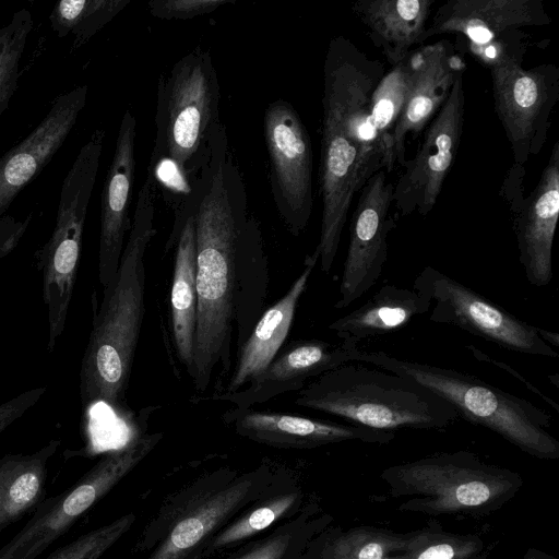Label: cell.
I'll return each mask as SVG.
<instances>
[{"label": "cell", "instance_id": "obj_19", "mask_svg": "<svg viewBox=\"0 0 559 559\" xmlns=\"http://www.w3.org/2000/svg\"><path fill=\"white\" fill-rule=\"evenodd\" d=\"M223 419L241 437L285 449H312L346 441L382 444L389 443L395 438L394 432L376 430L350 423H336L252 408L235 407L227 411L223 415Z\"/></svg>", "mask_w": 559, "mask_h": 559}, {"label": "cell", "instance_id": "obj_12", "mask_svg": "<svg viewBox=\"0 0 559 559\" xmlns=\"http://www.w3.org/2000/svg\"><path fill=\"white\" fill-rule=\"evenodd\" d=\"M489 70L495 110L511 145L514 164L525 166L547 140L559 100V68L543 63L524 69L522 63L512 61Z\"/></svg>", "mask_w": 559, "mask_h": 559}, {"label": "cell", "instance_id": "obj_30", "mask_svg": "<svg viewBox=\"0 0 559 559\" xmlns=\"http://www.w3.org/2000/svg\"><path fill=\"white\" fill-rule=\"evenodd\" d=\"M407 537L374 527H356L335 538L325 559H402Z\"/></svg>", "mask_w": 559, "mask_h": 559}, {"label": "cell", "instance_id": "obj_4", "mask_svg": "<svg viewBox=\"0 0 559 559\" xmlns=\"http://www.w3.org/2000/svg\"><path fill=\"white\" fill-rule=\"evenodd\" d=\"M294 403L353 425L391 432L440 430L459 417L450 404L412 379L356 361L311 380L297 392Z\"/></svg>", "mask_w": 559, "mask_h": 559}, {"label": "cell", "instance_id": "obj_39", "mask_svg": "<svg viewBox=\"0 0 559 559\" xmlns=\"http://www.w3.org/2000/svg\"><path fill=\"white\" fill-rule=\"evenodd\" d=\"M289 544L288 535H280L266 540L261 546L239 559H281Z\"/></svg>", "mask_w": 559, "mask_h": 559}, {"label": "cell", "instance_id": "obj_13", "mask_svg": "<svg viewBox=\"0 0 559 559\" xmlns=\"http://www.w3.org/2000/svg\"><path fill=\"white\" fill-rule=\"evenodd\" d=\"M525 168L513 164L500 194L509 204L519 261L536 287L552 280V242L559 215V141H556L536 187L523 195Z\"/></svg>", "mask_w": 559, "mask_h": 559}, {"label": "cell", "instance_id": "obj_14", "mask_svg": "<svg viewBox=\"0 0 559 559\" xmlns=\"http://www.w3.org/2000/svg\"><path fill=\"white\" fill-rule=\"evenodd\" d=\"M465 116L464 74L459 75L439 111L425 129L412 159H406L393 188L396 214L428 215L455 159Z\"/></svg>", "mask_w": 559, "mask_h": 559}, {"label": "cell", "instance_id": "obj_37", "mask_svg": "<svg viewBox=\"0 0 559 559\" xmlns=\"http://www.w3.org/2000/svg\"><path fill=\"white\" fill-rule=\"evenodd\" d=\"M47 386L32 388L0 404V435L21 418L46 393Z\"/></svg>", "mask_w": 559, "mask_h": 559}, {"label": "cell", "instance_id": "obj_17", "mask_svg": "<svg viewBox=\"0 0 559 559\" xmlns=\"http://www.w3.org/2000/svg\"><path fill=\"white\" fill-rule=\"evenodd\" d=\"M87 85L58 95L40 122L0 156V221L20 191L48 165L85 107Z\"/></svg>", "mask_w": 559, "mask_h": 559}, {"label": "cell", "instance_id": "obj_7", "mask_svg": "<svg viewBox=\"0 0 559 559\" xmlns=\"http://www.w3.org/2000/svg\"><path fill=\"white\" fill-rule=\"evenodd\" d=\"M381 477L394 497H411L401 510L431 515L491 511L523 483L518 473L488 464L464 450L437 452L393 465Z\"/></svg>", "mask_w": 559, "mask_h": 559}, {"label": "cell", "instance_id": "obj_27", "mask_svg": "<svg viewBox=\"0 0 559 559\" xmlns=\"http://www.w3.org/2000/svg\"><path fill=\"white\" fill-rule=\"evenodd\" d=\"M251 486L239 481L180 519L150 559H182L246 499Z\"/></svg>", "mask_w": 559, "mask_h": 559}, {"label": "cell", "instance_id": "obj_24", "mask_svg": "<svg viewBox=\"0 0 559 559\" xmlns=\"http://www.w3.org/2000/svg\"><path fill=\"white\" fill-rule=\"evenodd\" d=\"M431 302L423 294L385 284L365 304L329 324V330L344 343L358 347L368 338L394 333L415 317L430 310Z\"/></svg>", "mask_w": 559, "mask_h": 559}, {"label": "cell", "instance_id": "obj_29", "mask_svg": "<svg viewBox=\"0 0 559 559\" xmlns=\"http://www.w3.org/2000/svg\"><path fill=\"white\" fill-rule=\"evenodd\" d=\"M129 3L130 0H61L49 14L50 26L59 37L73 35L71 50L74 51Z\"/></svg>", "mask_w": 559, "mask_h": 559}, {"label": "cell", "instance_id": "obj_35", "mask_svg": "<svg viewBox=\"0 0 559 559\" xmlns=\"http://www.w3.org/2000/svg\"><path fill=\"white\" fill-rule=\"evenodd\" d=\"M526 35L520 29L486 44H466V47L471 55L488 69L512 61L523 63L527 46Z\"/></svg>", "mask_w": 559, "mask_h": 559}, {"label": "cell", "instance_id": "obj_10", "mask_svg": "<svg viewBox=\"0 0 559 559\" xmlns=\"http://www.w3.org/2000/svg\"><path fill=\"white\" fill-rule=\"evenodd\" d=\"M413 289L430 300L429 320L435 323L457 326L515 353L559 356L539 337L535 325L430 265L416 276Z\"/></svg>", "mask_w": 559, "mask_h": 559}, {"label": "cell", "instance_id": "obj_16", "mask_svg": "<svg viewBox=\"0 0 559 559\" xmlns=\"http://www.w3.org/2000/svg\"><path fill=\"white\" fill-rule=\"evenodd\" d=\"M417 63L412 87L393 129L386 173L406 162L405 142L426 129L439 111L459 75L464 74L466 62L462 52L449 39L416 48Z\"/></svg>", "mask_w": 559, "mask_h": 559}, {"label": "cell", "instance_id": "obj_25", "mask_svg": "<svg viewBox=\"0 0 559 559\" xmlns=\"http://www.w3.org/2000/svg\"><path fill=\"white\" fill-rule=\"evenodd\" d=\"M60 444L53 439L35 452L0 457V533L33 513L46 498L48 464Z\"/></svg>", "mask_w": 559, "mask_h": 559}, {"label": "cell", "instance_id": "obj_40", "mask_svg": "<svg viewBox=\"0 0 559 559\" xmlns=\"http://www.w3.org/2000/svg\"><path fill=\"white\" fill-rule=\"evenodd\" d=\"M539 337L552 348L559 346V334L554 331H549L543 328L536 326Z\"/></svg>", "mask_w": 559, "mask_h": 559}, {"label": "cell", "instance_id": "obj_28", "mask_svg": "<svg viewBox=\"0 0 559 559\" xmlns=\"http://www.w3.org/2000/svg\"><path fill=\"white\" fill-rule=\"evenodd\" d=\"M416 63L415 48L404 60L385 71L371 97L368 120L385 173L389 167L391 135L409 94Z\"/></svg>", "mask_w": 559, "mask_h": 559}, {"label": "cell", "instance_id": "obj_32", "mask_svg": "<svg viewBox=\"0 0 559 559\" xmlns=\"http://www.w3.org/2000/svg\"><path fill=\"white\" fill-rule=\"evenodd\" d=\"M480 550L476 536L424 530L407 537L402 559H475Z\"/></svg>", "mask_w": 559, "mask_h": 559}, {"label": "cell", "instance_id": "obj_22", "mask_svg": "<svg viewBox=\"0 0 559 559\" xmlns=\"http://www.w3.org/2000/svg\"><path fill=\"white\" fill-rule=\"evenodd\" d=\"M318 260L316 253L307 254L302 271L286 294L264 310L246 342L237 349L236 366L223 393L240 390L277 355L292 329L297 306Z\"/></svg>", "mask_w": 559, "mask_h": 559}, {"label": "cell", "instance_id": "obj_9", "mask_svg": "<svg viewBox=\"0 0 559 559\" xmlns=\"http://www.w3.org/2000/svg\"><path fill=\"white\" fill-rule=\"evenodd\" d=\"M155 432L135 438L100 459L76 483L45 498L26 524L0 548V559H36L133 469L160 441Z\"/></svg>", "mask_w": 559, "mask_h": 559}, {"label": "cell", "instance_id": "obj_23", "mask_svg": "<svg viewBox=\"0 0 559 559\" xmlns=\"http://www.w3.org/2000/svg\"><path fill=\"white\" fill-rule=\"evenodd\" d=\"M435 0H358L352 12L391 67L424 45Z\"/></svg>", "mask_w": 559, "mask_h": 559}, {"label": "cell", "instance_id": "obj_36", "mask_svg": "<svg viewBox=\"0 0 559 559\" xmlns=\"http://www.w3.org/2000/svg\"><path fill=\"white\" fill-rule=\"evenodd\" d=\"M235 0H151L148 12L162 20H188L209 14Z\"/></svg>", "mask_w": 559, "mask_h": 559}, {"label": "cell", "instance_id": "obj_31", "mask_svg": "<svg viewBox=\"0 0 559 559\" xmlns=\"http://www.w3.org/2000/svg\"><path fill=\"white\" fill-rule=\"evenodd\" d=\"M33 25L31 12L23 8L0 28V117L17 90L20 66Z\"/></svg>", "mask_w": 559, "mask_h": 559}, {"label": "cell", "instance_id": "obj_8", "mask_svg": "<svg viewBox=\"0 0 559 559\" xmlns=\"http://www.w3.org/2000/svg\"><path fill=\"white\" fill-rule=\"evenodd\" d=\"M104 140L105 130L98 128L80 148L61 186L52 234L36 252L48 313L47 349L50 353L64 331Z\"/></svg>", "mask_w": 559, "mask_h": 559}, {"label": "cell", "instance_id": "obj_18", "mask_svg": "<svg viewBox=\"0 0 559 559\" xmlns=\"http://www.w3.org/2000/svg\"><path fill=\"white\" fill-rule=\"evenodd\" d=\"M355 348L342 341L336 344L317 338L293 341L240 390L214 399L234 403L237 408H251L283 393L298 392L319 376L353 361Z\"/></svg>", "mask_w": 559, "mask_h": 559}, {"label": "cell", "instance_id": "obj_6", "mask_svg": "<svg viewBox=\"0 0 559 559\" xmlns=\"http://www.w3.org/2000/svg\"><path fill=\"white\" fill-rule=\"evenodd\" d=\"M156 134L148 166L179 174L193 190L210 160L221 90L209 50L194 47L157 82Z\"/></svg>", "mask_w": 559, "mask_h": 559}, {"label": "cell", "instance_id": "obj_5", "mask_svg": "<svg viewBox=\"0 0 559 559\" xmlns=\"http://www.w3.org/2000/svg\"><path fill=\"white\" fill-rule=\"evenodd\" d=\"M353 361L412 379L450 404L459 416L499 435L523 452L543 460L559 457V441L548 431L551 416L532 402L473 374L381 350L358 347Z\"/></svg>", "mask_w": 559, "mask_h": 559}, {"label": "cell", "instance_id": "obj_42", "mask_svg": "<svg viewBox=\"0 0 559 559\" xmlns=\"http://www.w3.org/2000/svg\"><path fill=\"white\" fill-rule=\"evenodd\" d=\"M549 378L554 379V380H550V381L555 384L556 388H558L559 386V383H558L559 382L558 381L559 377H558V374L556 373L554 376H550Z\"/></svg>", "mask_w": 559, "mask_h": 559}, {"label": "cell", "instance_id": "obj_2", "mask_svg": "<svg viewBox=\"0 0 559 559\" xmlns=\"http://www.w3.org/2000/svg\"><path fill=\"white\" fill-rule=\"evenodd\" d=\"M383 63L344 35L334 36L323 64L319 188L321 228L313 251L329 274L357 192L382 169L369 126L372 94L383 78Z\"/></svg>", "mask_w": 559, "mask_h": 559}, {"label": "cell", "instance_id": "obj_33", "mask_svg": "<svg viewBox=\"0 0 559 559\" xmlns=\"http://www.w3.org/2000/svg\"><path fill=\"white\" fill-rule=\"evenodd\" d=\"M135 520L126 514L117 520L87 532L56 549L46 559H99L127 531Z\"/></svg>", "mask_w": 559, "mask_h": 559}, {"label": "cell", "instance_id": "obj_26", "mask_svg": "<svg viewBox=\"0 0 559 559\" xmlns=\"http://www.w3.org/2000/svg\"><path fill=\"white\" fill-rule=\"evenodd\" d=\"M197 245L193 212L180 231L175 252L170 293L171 330L178 358L188 373L193 364L194 332L198 309Z\"/></svg>", "mask_w": 559, "mask_h": 559}, {"label": "cell", "instance_id": "obj_38", "mask_svg": "<svg viewBox=\"0 0 559 559\" xmlns=\"http://www.w3.org/2000/svg\"><path fill=\"white\" fill-rule=\"evenodd\" d=\"M465 348L468 349L477 360L487 362V364H491L496 367H499V368L506 370L508 373H510L512 377H514L516 380H519L530 392L537 395L545 403H547L550 407H552L557 413H559V406L551 397L546 395L540 389H538L534 383H532L530 380L524 378L519 371L513 369L510 365L489 356L485 352L477 348L475 345L467 344V345H465Z\"/></svg>", "mask_w": 559, "mask_h": 559}, {"label": "cell", "instance_id": "obj_20", "mask_svg": "<svg viewBox=\"0 0 559 559\" xmlns=\"http://www.w3.org/2000/svg\"><path fill=\"white\" fill-rule=\"evenodd\" d=\"M135 138L136 119L130 109H126L100 195L98 280L103 289L116 276L124 236L131 225L129 205L135 175Z\"/></svg>", "mask_w": 559, "mask_h": 559}, {"label": "cell", "instance_id": "obj_3", "mask_svg": "<svg viewBox=\"0 0 559 559\" xmlns=\"http://www.w3.org/2000/svg\"><path fill=\"white\" fill-rule=\"evenodd\" d=\"M157 192L147 170L118 271L103 289L83 354L79 391L84 408L102 403L117 414L127 412V391L145 312V252L156 234Z\"/></svg>", "mask_w": 559, "mask_h": 559}, {"label": "cell", "instance_id": "obj_11", "mask_svg": "<svg viewBox=\"0 0 559 559\" xmlns=\"http://www.w3.org/2000/svg\"><path fill=\"white\" fill-rule=\"evenodd\" d=\"M269 181L276 212L286 229L298 237L313 209L311 139L298 111L276 99L263 115Z\"/></svg>", "mask_w": 559, "mask_h": 559}, {"label": "cell", "instance_id": "obj_41", "mask_svg": "<svg viewBox=\"0 0 559 559\" xmlns=\"http://www.w3.org/2000/svg\"><path fill=\"white\" fill-rule=\"evenodd\" d=\"M524 559H549V558L532 552V554H528Z\"/></svg>", "mask_w": 559, "mask_h": 559}, {"label": "cell", "instance_id": "obj_1", "mask_svg": "<svg viewBox=\"0 0 559 559\" xmlns=\"http://www.w3.org/2000/svg\"><path fill=\"white\" fill-rule=\"evenodd\" d=\"M192 209L197 245L198 309L193 364L194 389L205 392L218 370L231 368V338L246 239L253 215L239 165L222 123L211 157L187 202Z\"/></svg>", "mask_w": 559, "mask_h": 559}, {"label": "cell", "instance_id": "obj_21", "mask_svg": "<svg viewBox=\"0 0 559 559\" xmlns=\"http://www.w3.org/2000/svg\"><path fill=\"white\" fill-rule=\"evenodd\" d=\"M550 23L542 0H449L430 17L425 40L457 34L466 44L481 45L524 27Z\"/></svg>", "mask_w": 559, "mask_h": 559}, {"label": "cell", "instance_id": "obj_15", "mask_svg": "<svg viewBox=\"0 0 559 559\" xmlns=\"http://www.w3.org/2000/svg\"><path fill=\"white\" fill-rule=\"evenodd\" d=\"M394 183L383 169L376 171L359 191L352 214L349 241L340 283L336 309L352 305L380 277L388 259V236L395 226L391 214Z\"/></svg>", "mask_w": 559, "mask_h": 559}, {"label": "cell", "instance_id": "obj_34", "mask_svg": "<svg viewBox=\"0 0 559 559\" xmlns=\"http://www.w3.org/2000/svg\"><path fill=\"white\" fill-rule=\"evenodd\" d=\"M296 497L295 493L285 495L253 510L219 534L215 538L213 547H221L241 540L266 528L293 506Z\"/></svg>", "mask_w": 559, "mask_h": 559}]
</instances>
